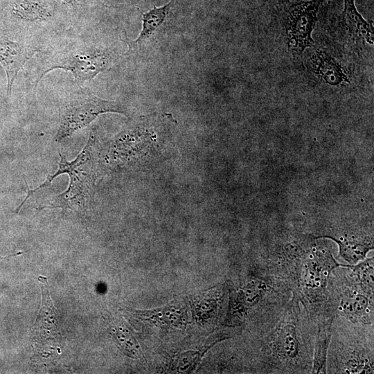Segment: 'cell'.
<instances>
[{
	"label": "cell",
	"mask_w": 374,
	"mask_h": 374,
	"mask_svg": "<svg viewBox=\"0 0 374 374\" xmlns=\"http://www.w3.org/2000/svg\"><path fill=\"white\" fill-rule=\"evenodd\" d=\"M265 320V371L306 373L312 369L314 320L300 301L292 299Z\"/></svg>",
	"instance_id": "obj_1"
},
{
	"label": "cell",
	"mask_w": 374,
	"mask_h": 374,
	"mask_svg": "<svg viewBox=\"0 0 374 374\" xmlns=\"http://www.w3.org/2000/svg\"><path fill=\"white\" fill-rule=\"evenodd\" d=\"M94 146L95 136L91 132L84 148L73 161H67L60 151L59 168L53 175H48L42 184L33 190L29 188L25 181L28 189V195L17 207L16 212L19 211L31 195L46 187L56 177L64 173L67 174L70 179L68 188L52 197L47 203L42 204L38 210L46 208H60L63 211L70 209L77 212L87 210L92 203L94 194Z\"/></svg>",
	"instance_id": "obj_2"
},
{
	"label": "cell",
	"mask_w": 374,
	"mask_h": 374,
	"mask_svg": "<svg viewBox=\"0 0 374 374\" xmlns=\"http://www.w3.org/2000/svg\"><path fill=\"white\" fill-rule=\"evenodd\" d=\"M112 112L129 116L130 110L121 103L102 99L79 87L66 93L59 105V126L55 141L71 136L88 126L100 114Z\"/></svg>",
	"instance_id": "obj_3"
},
{
	"label": "cell",
	"mask_w": 374,
	"mask_h": 374,
	"mask_svg": "<svg viewBox=\"0 0 374 374\" xmlns=\"http://www.w3.org/2000/svg\"><path fill=\"white\" fill-rule=\"evenodd\" d=\"M113 61V54L108 49L83 45L65 47L44 60L39 67L35 85L36 87L46 73L55 69L71 72L75 81L81 84L107 69Z\"/></svg>",
	"instance_id": "obj_4"
},
{
	"label": "cell",
	"mask_w": 374,
	"mask_h": 374,
	"mask_svg": "<svg viewBox=\"0 0 374 374\" xmlns=\"http://www.w3.org/2000/svg\"><path fill=\"white\" fill-rule=\"evenodd\" d=\"M326 0L299 1L290 6L284 26L289 50L301 54L312 45V33L317 21L319 8Z\"/></svg>",
	"instance_id": "obj_5"
},
{
	"label": "cell",
	"mask_w": 374,
	"mask_h": 374,
	"mask_svg": "<svg viewBox=\"0 0 374 374\" xmlns=\"http://www.w3.org/2000/svg\"><path fill=\"white\" fill-rule=\"evenodd\" d=\"M350 335L348 340L341 341L339 345H331L330 349L331 373H368L373 371V344H368ZM331 366V367H332Z\"/></svg>",
	"instance_id": "obj_6"
},
{
	"label": "cell",
	"mask_w": 374,
	"mask_h": 374,
	"mask_svg": "<svg viewBox=\"0 0 374 374\" xmlns=\"http://www.w3.org/2000/svg\"><path fill=\"white\" fill-rule=\"evenodd\" d=\"M37 52L36 48L14 41L0 30V64L6 74L8 96L19 72Z\"/></svg>",
	"instance_id": "obj_7"
},
{
	"label": "cell",
	"mask_w": 374,
	"mask_h": 374,
	"mask_svg": "<svg viewBox=\"0 0 374 374\" xmlns=\"http://www.w3.org/2000/svg\"><path fill=\"white\" fill-rule=\"evenodd\" d=\"M309 69L319 79L331 86L348 82V73L344 67L328 53L317 50L308 61Z\"/></svg>",
	"instance_id": "obj_8"
},
{
	"label": "cell",
	"mask_w": 374,
	"mask_h": 374,
	"mask_svg": "<svg viewBox=\"0 0 374 374\" xmlns=\"http://www.w3.org/2000/svg\"><path fill=\"white\" fill-rule=\"evenodd\" d=\"M334 314H324L315 319L312 373H326L327 352L332 333Z\"/></svg>",
	"instance_id": "obj_9"
},
{
	"label": "cell",
	"mask_w": 374,
	"mask_h": 374,
	"mask_svg": "<svg viewBox=\"0 0 374 374\" xmlns=\"http://www.w3.org/2000/svg\"><path fill=\"white\" fill-rule=\"evenodd\" d=\"M11 13L16 19L26 23H39L53 16L52 6L46 0H15Z\"/></svg>",
	"instance_id": "obj_10"
},
{
	"label": "cell",
	"mask_w": 374,
	"mask_h": 374,
	"mask_svg": "<svg viewBox=\"0 0 374 374\" xmlns=\"http://www.w3.org/2000/svg\"><path fill=\"white\" fill-rule=\"evenodd\" d=\"M341 19L349 36L356 41L373 44V28L358 12L354 0H344Z\"/></svg>",
	"instance_id": "obj_11"
},
{
	"label": "cell",
	"mask_w": 374,
	"mask_h": 374,
	"mask_svg": "<svg viewBox=\"0 0 374 374\" xmlns=\"http://www.w3.org/2000/svg\"><path fill=\"white\" fill-rule=\"evenodd\" d=\"M172 0L161 7L154 6L149 11L142 13V29L139 37L133 41L123 39L129 46L130 51L136 50L143 45L164 22Z\"/></svg>",
	"instance_id": "obj_12"
},
{
	"label": "cell",
	"mask_w": 374,
	"mask_h": 374,
	"mask_svg": "<svg viewBox=\"0 0 374 374\" xmlns=\"http://www.w3.org/2000/svg\"><path fill=\"white\" fill-rule=\"evenodd\" d=\"M339 245L338 257L350 264H355L365 258L368 251L373 248V242L366 238L347 235L341 238H331Z\"/></svg>",
	"instance_id": "obj_13"
},
{
	"label": "cell",
	"mask_w": 374,
	"mask_h": 374,
	"mask_svg": "<svg viewBox=\"0 0 374 374\" xmlns=\"http://www.w3.org/2000/svg\"><path fill=\"white\" fill-rule=\"evenodd\" d=\"M38 280L41 285L42 299L40 311L35 325L41 328L52 329L53 326L57 328V313L49 295L47 279L46 277L39 276Z\"/></svg>",
	"instance_id": "obj_14"
},
{
	"label": "cell",
	"mask_w": 374,
	"mask_h": 374,
	"mask_svg": "<svg viewBox=\"0 0 374 374\" xmlns=\"http://www.w3.org/2000/svg\"><path fill=\"white\" fill-rule=\"evenodd\" d=\"M127 0H104L103 5L107 7H116L125 4Z\"/></svg>",
	"instance_id": "obj_15"
},
{
	"label": "cell",
	"mask_w": 374,
	"mask_h": 374,
	"mask_svg": "<svg viewBox=\"0 0 374 374\" xmlns=\"http://www.w3.org/2000/svg\"><path fill=\"white\" fill-rule=\"evenodd\" d=\"M60 1L67 8H74L78 6L80 0H60Z\"/></svg>",
	"instance_id": "obj_16"
}]
</instances>
